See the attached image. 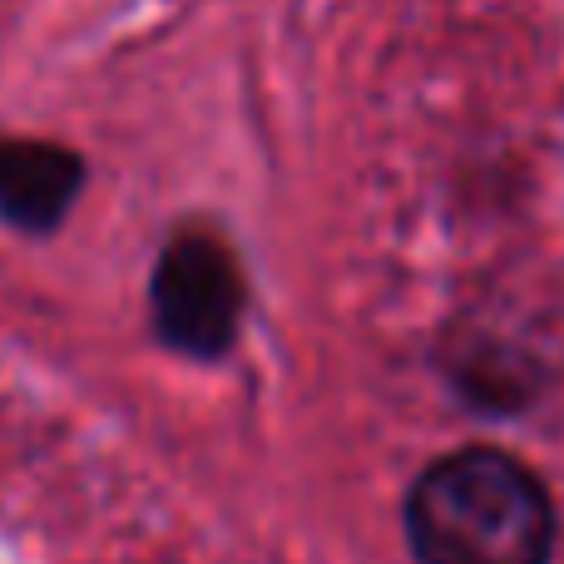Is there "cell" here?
Instances as JSON below:
<instances>
[{
    "mask_svg": "<svg viewBox=\"0 0 564 564\" xmlns=\"http://www.w3.org/2000/svg\"><path fill=\"white\" fill-rule=\"evenodd\" d=\"M406 540L421 564H550L555 506L530 466L470 446L421 470L406 496Z\"/></svg>",
    "mask_w": 564,
    "mask_h": 564,
    "instance_id": "6da1fadb",
    "label": "cell"
},
{
    "mask_svg": "<svg viewBox=\"0 0 564 564\" xmlns=\"http://www.w3.org/2000/svg\"><path fill=\"white\" fill-rule=\"evenodd\" d=\"M243 317V278L224 243L184 234L154 268V322L169 347L188 357H224Z\"/></svg>",
    "mask_w": 564,
    "mask_h": 564,
    "instance_id": "7a4b0ae2",
    "label": "cell"
},
{
    "mask_svg": "<svg viewBox=\"0 0 564 564\" xmlns=\"http://www.w3.org/2000/svg\"><path fill=\"white\" fill-rule=\"evenodd\" d=\"M79 194V159L40 139H0V214L15 228H55Z\"/></svg>",
    "mask_w": 564,
    "mask_h": 564,
    "instance_id": "3957f363",
    "label": "cell"
}]
</instances>
